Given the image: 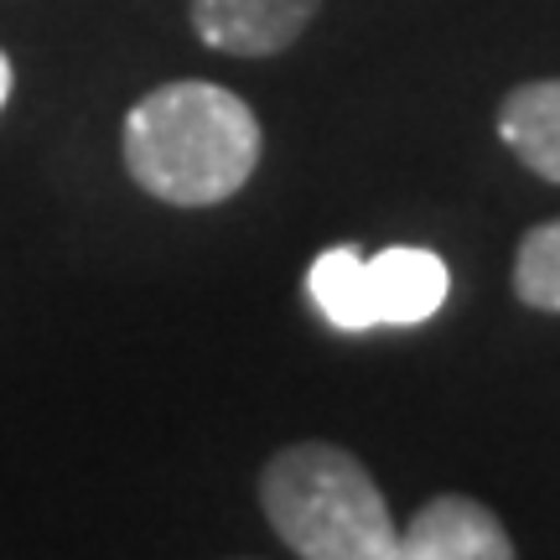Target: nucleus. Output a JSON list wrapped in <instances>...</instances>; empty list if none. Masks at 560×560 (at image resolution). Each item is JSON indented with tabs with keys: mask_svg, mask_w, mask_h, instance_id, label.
<instances>
[{
	"mask_svg": "<svg viewBox=\"0 0 560 560\" xmlns=\"http://www.w3.org/2000/svg\"><path fill=\"white\" fill-rule=\"evenodd\" d=\"M5 94H11V58L0 52V104H5Z\"/></svg>",
	"mask_w": 560,
	"mask_h": 560,
	"instance_id": "obj_9",
	"label": "nucleus"
},
{
	"mask_svg": "<svg viewBox=\"0 0 560 560\" xmlns=\"http://www.w3.org/2000/svg\"><path fill=\"white\" fill-rule=\"evenodd\" d=\"M306 291H312V306L338 332H369V327H380L374 322V296H369V260H363L353 244L322 249L317 260H312V270H306Z\"/></svg>",
	"mask_w": 560,
	"mask_h": 560,
	"instance_id": "obj_7",
	"label": "nucleus"
},
{
	"mask_svg": "<svg viewBox=\"0 0 560 560\" xmlns=\"http://www.w3.org/2000/svg\"><path fill=\"white\" fill-rule=\"evenodd\" d=\"M125 172L166 208H219L240 198L265 151L260 115L223 83H156L130 104L120 130Z\"/></svg>",
	"mask_w": 560,
	"mask_h": 560,
	"instance_id": "obj_1",
	"label": "nucleus"
},
{
	"mask_svg": "<svg viewBox=\"0 0 560 560\" xmlns=\"http://www.w3.org/2000/svg\"><path fill=\"white\" fill-rule=\"evenodd\" d=\"M260 509L301 560H395L400 529L380 482L348 446L291 441L260 467Z\"/></svg>",
	"mask_w": 560,
	"mask_h": 560,
	"instance_id": "obj_2",
	"label": "nucleus"
},
{
	"mask_svg": "<svg viewBox=\"0 0 560 560\" xmlns=\"http://www.w3.org/2000/svg\"><path fill=\"white\" fill-rule=\"evenodd\" d=\"M322 0H187L198 42L229 58H276L317 21Z\"/></svg>",
	"mask_w": 560,
	"mask_h": 560,
	"instance_id": "obj_3",
	"label": "nucleus"
},
{
	"mask_svg": "<svg viewBox=\"0 0 560 560\" xmlns=\"http://www.w3.org/2000/svg\"><path fill=\"white\" fill-rule=\"evenodd\" d=\"M514 540L488 503L467 493H436L405 524L395 560H509Z\"/></svg>",
	"mask_w": 560,
	"mask_h": 560,
	"instance_id": "obj_4",
	"label": "nucleus"
},
{
	"mask_svg": "<svg viewBox=\"0 0 560 560\" xmlns=\"http://www.w3.org/2000/svg\"><path fill=\"white\" fill-rule=\"evenodd\" d=\"M446 291H452V270L431 249L395 244V249L369 260V296H374V322L380 327L431 322L446 306Z\"/></svg>",
	"mask_w": 560,
	"mask_h": 560,
	"instance_id": "obj_5",
	"label": "nucleus"
},
{
	"mask_svg": "<svg viewBox=\"0 0 560 560\" xmlns=\"http://www.w3.org/2000/svg\"><path fill=\"white\" fill-rule=\"evenodd\" d=\"M514 296L560 317V219L535 223L514 249Z\"/></svg>",
	"mask_w": 560,
	"mask_h": 560,
	"instance_id": "obj_8",
	"label": "nucleus"
},
{
	"mask_svg": "<svg viewBox=\"0 0 560 560\" xmlns=\"http://www.w3.org/2000/svg\"><path fill=\"white\" fill-rule=\"evenodd\" d=\"M499 140L535 177L560 182V79H529L499 104Z\"/></svg>",
	"mask_w": 560,
	"mask_h": 560,
	"instance_id": "obj_6",
	"label": "nucleus"
}]
</instances>
